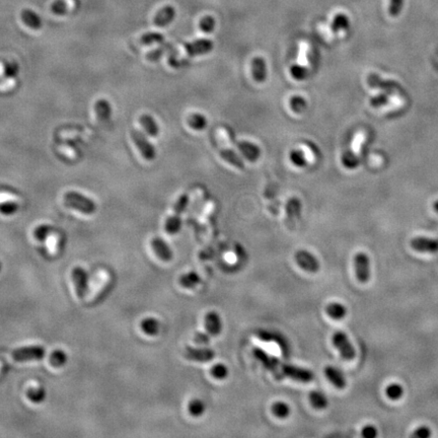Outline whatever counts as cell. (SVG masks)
<instances>
[{
  "instance_id": "cell-37",
  "label": "cell",
  "mask_w": 438,
  "mask_h": 438,
  "mask_svg": "<svg viewBox=\"0 0 438 438\" xmlns=\"http://www.w3.org/2000/svg\"><path fill=\"white\" fill-rule=\"evenodd\" d=\"M189 413L193 417H200L204 414L205 412V404L203 401L199 399H194L189 403L188 406Z\"/></svg>"
},
{
  "instance_id": "cell-42",
  "label": "cell",
  "mask_w": 438,
  "mask_h": 438,
  "mask_svg": "<svg viewBox=\"0 0 438 438\" xmlns=\"http://www.w3.org/2000/svg\"><path fill=\"white\" fill-rule=\"evenodd\" d=\"M215 24H216V22H215V19L213 16L206 15L200 20L199 28L202 32H204L206 34H210L214 31Z\"/></svg>"
},
{
  "instance_id": "cell-17",
  "label": "cell",
  "mask_w": 438,
  "mask_h": 438,
  "mask_svg": "<svg viewBox=\"0 0 438 438\" xmlns=\"http://www.w3.org/2000/svg\"><path fill=\"white\" fill-rule=\"evenodd\" d=\"M205 329L211 337L218 336L222 331V321L216 312H209L205 316Z\"/></svg>"
},
{
  "instance_id": "cell-21",
  "label": "cell",
  "mask_w": 438,
  "mask_h": 438,
  "mask_svg": "<svg viewBox=\"0 0 438 438\" xmlns=\"http://www.w3.org/2000/svg\"><path fill=\"white\" fill-rule=\"evenodd\" d=\"M94 112L96 115V118L102 122L107 123L112 116V107L111 104L104 98H100L95 101L94 104Z\"/></svg>"
},
{
  "instance_id": "cell-41",
  "label": "cell",
  "mask_w": 438,
  "mask_h": 438,
  "mask_svg": "<svg viewBox=\"0 0 438 438\" xmlns=\"http://www.w3.org/2000/svg\"><path fill=\"white\" fill-rule=\"evenodd\" d=\"M164 41H165V37L160 33L144 34L139 40L140 44H142V45L160 44V43H164Z\"/></svg>"
},
{
  "instance_id": "cell-51",
  "label": "cell",
  "mask_w": 438,
  "mask_h": 438,
  "mask_svg": "<svg viewBox=\"0 0 438 438\" xmlns=\"http://www.w3.org/2000/svg\"><path fill=\"white\" fill-rule=\"evenodd\" d=\"M431 435V431L427 426H420L417 428L413 433L411 434V437L413 438H427Z\"/></svg>"
},
{
  "instance_id": "cell-16",
  "label": "cell",
  "mask_w": 438,
  "mask_h": 438,
  "mask_svg": "<svg viewBox=\"0 0 438 438\" xmlns=\"http://www.w3.org/2000/svg\"><path fill=\"white\" fill-rule=\"evenodd\" d=\"M252 75L255 82L263 84L267 80V64L263 57L257 56L252 60Z\"/></svg>"
},
{
  "instance_id": "cell-13",
  "label": "cell",
  "mask_w": 438,
  "mask_h": 438,
  "mask_svg": "<svg viewBox=\"0 0 438 438\" xmlns=\"http://www.w3.org/2000/svg\"><path fill=\"white\" fill-rule=\"evenodd\" d=\"M367 85L372 88H380V89H384L385 91L388 92H394V91H398L401 90V87L393 82V81H385L380 79V76H378L375 73H371L367 76Z\"/></svg>"
},
{
  "instance_id": "cell-2",
  "label": "cell",
  "mask_w": 438,
  "mask_h": 438,
  "mask_svg": "<svg viewBox=\"0 0 438 438\" xmlns=\"http://www.w3.org/2000/svg\"><path fill=\"white\" fill-rule=\"evenodd\" d=\"M189 203L188 194H183L179 196L175 204L174 213L166 221V231L169 235L177 234L182 226V214Z\"/></svg>"
},
{
  "instance_id": "cell-50",
  "label": "cell",
  "mask_w": 438,
  "mask_h": 438,
  "mask_svg": "<svg viewBox=\"0 0 438 438\" xmlns=\"http://www.w3.org/2000/svg\"><path fill=\"white\" fill-rule=\"evenodd\" d=\"M210 335L206 332H198L194 336V342L197 345H208L210 342Z\"/></svg>"
},
{
  "instance_id": "cell-25",
  "label": "cell",
  "mask_w": 438,
  "mask_h": 438,
  "mask_svg": "<svg viewBox=\"0 0 438 438\" xmlns=\"http://www.w3.org/2000/svg\"><path fill=\"white\" fill-rule=\"evenodd\" d=\"M200 282H201L200 275L194 271L183 274L178 279L179 285L187 289L195 288L198 284H200Z\"/></svg>"
},
{
  "instance_id": "cell-26",
  "label": "cell",
  "mask_w": 438,
  "mask_h": 438,
  "mask_svg": "<svg viewBox=\"0 0 438 438\" xmlns=\"http://www.w3.org/2000/svg\"><path fill=\"white\" fill-rule=\"evenodd\" d=\"M350 28V19L345 13H337L332 20L331 30L334 33L346 31Z\"/></svg>"
},
{
  "instance_id": "cell-12",
  "label": "cell",
  "mask_w": 438,
  "mask_h": 438,
  "mask_svg": "<svg viewBox=\"0 0 438 438\" xmlns=\"http://www.w3.org/2000/svg\"><path fill=\"white\" fill-rule=\"evenodd\" d=\"M186 359L195 362H209L215 357V351L210 348H194L187 347L184 352Z\"/></svg>"
},
{
  "instance_id": "cell-45",
  "label": "cell",
  "mask_w": 438,
  "mask_h": 438,
  "mask_svg": "<svg viewBox=\"0 0 438 438\" xmlns=\"http://www.w3.org/2000/svg\"><path fill=\"white\" fill-rule=\"evenodd\" d=\"M210 373L216 379H224L228 375V368L223 363H216L211 367Z\"/></svg>"
},
{
  "instance_id": "cell-3",
  "label": "cell",
  "mask_w": 438,
  "mask_h": 438,
  "mask_svg": "<svg viewBox=\"0 0 438 438\" xmlns=\"http://www.w3.org/2000/svg\"><path fill=\"white\" fill-rule=\"evenodd\" d=\"M226 134L228 136L229 141L235 145V147H237L240 152L243 154V156L250 162H256L259 160L260 156H261V149L260 147L258 146L257 144L250 142V141H246V140H238L236 139L237 137L235 136V134L233 133V131L230 129H225Z\"/></svg>"
},
{
  "instance_id": "cell-44",
  "label": "cell",
  "mask_w": 438,
  "mask_h": 438,
  "mask_svg": "<svg viewBox=\"0 0 438 438\" xmlns=\"http://www.w3.org/2000/svg\"><path fill=\"white\" fill-rule=\"evenodd\" d=\"M18 72H19V66L16 62L11 61V62L5 63V65L3 67V76L5 77L6 80L14 79V77L17 76Z\"/></svg>"
},
{
  "instance_id": "cell-32",
  "label": "cell",
  "mask_w": 438,
  "mask_h": 438,
  "mask_svg": "<svg viewBox=\"0 0 438 438\" xmlns=\"http://www.w3.org/2000/svg\"><path fill=\"white\" fill-rule=\"evenodd\" d=\"M272 413L277 418L284 419V418H287L289 416V414H290V408H289V406L286 403L282 402V401L275 402L272 405Z\"/></svg>"
},
{
  "instance_id": "cell-47",
  "label": "cell",
  "mask_w": 438,
  "mask_h": 438,
  "mask_svg": "<svg viewBox=\"0 0 438 438\" xmlns=\"http://www.w3.org/2000/svg\"><path fill=\"white\" fill-rule=\"evenodd\" d=\"M51 11L56 15H64L68 12V5L65 0H55L51 4Z\"/></svg>"
},
{
  "instance_id": "cell-8",
  "label": "cell",
  "mask_w": 438,
  "mask_h": 438,
  "mask_svg": "<svg viewBox=\"0 0 438 438\" xmlns=\"http://www.w3.org/2000/svg\"><path fill=\"white\" fill-rule=\"evenodd\" d=\"M294 258L296 264L305 272L317 273L321 268L320 262L315 257V255L306 250H300L296 252Z\"/></svg>"
},
{
  "instance_id": "cell-20",
  "label": "cell",
  "mask_w": 438,
  "mask_h": 438,
  "mask_svg": "<svg viewBox=\"0 0 438 438\" xmlns=\"http://www.w3.org/2000/svg\"><path fill=\"white\" fill-rule=\"evenodd\" d=\"M324 372H325L326 377L329 379V381L333 385L336 386L337 389L343 390L346 388V385H347L346 378H345L344 374L339 369H337L336 367H333V366H327L325 368Z\"/></svg>"
},
{
  "instance_id": "cell-6",
  "label": "cell",
  "mask_w": 438,
  "mask_h": 438,
  "mask_svg": "<svg viewBox=\"0 0 438 438\" xmlns=\"http://www.w3.org/2000/svg\"><path fill=\"white\" fill-rule=\"evenodd\" d=\"M281 375L284 377H289L293 380L299 381V382H311L315 379V374L312 370H308L306 368L294 366V365H288V364H282L281 365Z\"/></svg>"
},
{
  "instance_id": "cell-24",
  "label": "cell",
  "mask_w": 438,
  "mask_h": 438,
  "mask_svg": "<svg viewBox=\"0 0 438 438\" xmlns=\"http://www.w3.org/2000/svg\"><path fill=\"white\" fill-rule=\"evenodd\" d=\"M327 315L333 320H342L347 315V308L340 302H331L326 307Z\"/></svg>"
},
{
  "instance_id": "cell-5",
  "label": "cell",
  "mask_w": 438,
  "mask_h": 438,
  "mask_svg": "<svg viewBox=\"0 0 438 438\" xmlns=\"http://www.w3.org/2000/svg\"><path fill=\"white\" fill-rule=\"evenodd\" d=\"M332 342L333 345L339 351L343 359L347 360V361H350V360H353L355 358L356 355L355 349L344 332L338 331L335 333L332 337Z\"/></svg>"
},
{
  "instance_id": "cell-28",
  "label": "cell",
  "mask_w": 438,
  "mask_h": 438,
  "mask_svg": "<svg viewBox=\"0 0 438 438\" xmlns=\"http://www.w3.org/2000/svg\"><path fill=\"white\" fill-rule=\"evenodd\" d=\"M187 123L190 128H192L193 130H196V131L204 130V129L208 125L207 119H206V117L200 113H194V114L190 115L187 119Z\"/></svg>"
},
{
  "instance_id": "cell-49",
  "label": "cell",
  "mask_w": 438,
  "mask_h": 438,
  "mask_svg": "<svg viewBox=\"0 0 438 438\" xmlns=\"http://www.w3.org/2000/svg\"><path fill=\"white\" fill-rule=\"evenodd\" d=\"M403 5H404V0H390L389 13L393 17L398 16L403 9Z\"/></svg>"
},
{
  "instance_id": "cell-23",
  "label": "cell",
  "mask_w": 438,
  "mask_h": 438,
  "mask_svg": "<svg viewBox=\"0 0 438 438\" xmlns=\"http://www.w3.org/2000/svg\"><path fill=\"white\" fill-rule=\"evenodd\" d=\"M139 122L149 136L157 137L160 134V127H159L157 121L154 120L153 117H151L150 115H147V114L142 115L139 118Z\"/></svg>"
},
{
  "instance_id": "cell-7",
  "label": "cell",
  "mask_w": 438,
  "mask_h": 438,
  "mask_svg": "<svg viewBox=\"0 0 438 438\" xmlns=\"http://www.w3.org/2000/svg\"><path fill=\"white\" fill-rule=\"evenodd\" d=\"M131 137L139 149L141 156L146 161H153L157 157V150L154 146L148 141V139L137 129H133L131 131Z\"/></svg>"
},
{
  "instance_id": "cell-46",
  "label": "cell",
  "mask_w": 438,
  "mask_h": 438,
  "mask_svg": "<svg viewBox=\"0 0 438 438\" xmlns=\"http://www.w3.org/2000/svg\"><path fill=\"white\" fill-rule=\"evenodd\" d=\"M389 102V96L386 93H379L376 94L372 97H370L369 99V104L372 108L374 109H378L381 108L383 106H385Z\"/></svg>"
},
{
  "instance_id": "cell-39",
  "label": "cell",
  "mask_w": 438,
  "mask_h": 438,
  "mask_svg": "<svg viewBox=\"0 0 438 438\" xmlns=\"http://www.w3.org/2000/svg\"><path fill=\"white\" fill-rule=\"evenodd\" d=\"M52 233H53V226H51L49 224H42L39 225L34 230V237L39 242H43Z\"/></svg>"
},
{
  "instance_id": "cell-35",
  "label": "cell",
  "mask_w": 438,
  "mask_h": 438,
  "mask_svg": "<svg viewBox=\"0 0 438 438\" xmlns=\"http://www.w3.org/2000/svg\"><path fill=\"white\" fill-rule=\"evenodd\" d=\"M27 397L32 403L40 404L45 401L46 391L44 388H42V386H37V388H29L27 391Z\"/></svg>"
},
{
  "instance_id": "cell-33",
  "label": "cell",
  "mask_w": 438,
  "mask_h": 438,
  "mask_svg": "<svg viewBox=\"0 0 438 438\" xmlns=\"http://www.w3.org/2000/svg\"><path fill=\"white\" fill-rule=\"evenodd\" d=\"M67 360H68V357L64 351L56 350V351L51 353L50 358H49V362L53 367L58 368V367H62L63 365H65Z\"/></svg>"
},
{
  "instance_id": "cell-9",
  "label": "cell",
  "mask_w": 438,
  "mask_h": 438,
  "mask_svg": "<svg viewBox=\"0 0 438 438\" xmlns=\"http://www.w3.org/2000/svg\"><path fill=\"white\" fill-rule=\"evenodd\" d=\"M355 275L359 282L366 283L370 278V262L365 253H358L354 257Z\"/></svg>"
},
{
  "instance_id": "cell-27",
  "label": "cell",
  "mask_w": 438,
  "mask_h": 438,
  "mask_svg": "<svg viewBox=\"0 0 438 438\" xmlns=\"http://www.w3.org/2000/svg\"><path fill=\"white\" fill-rule=\"evenodd\" d=\"M140 326L142 331L148 336H157L161 331V323L154 318H146L142 320Z\"/></svg>"
},
{
  "instance_id": "cell-40",
  "label": "cell",
  "mask_w": 438,
  "mask_h": 438,
  "mask_svg": "<svg viewBox=\"0 0 438 438\" xmlns=\"http://www.w3.org/2000/svg\"><path fill=\"white\" fill-rule=\"evenodd\" d=\"M385 394H386V396H388L389 399H391L393 401H397L402 398V396L404 394V390H403L401 384L392 383V384L386 386Z\"/></svg>"
},
{
  "instance_id": "cell-14",
  "label": "cell",
  "mask_w": 438,
  "mask_h": 438,
  "mask_svg": "<svg viewBox=\"0 0 438 438\" xmlns=\"http://www.w3.org/2000/svg\"><path fill=\"white\" fill-rule=\"evenodd\" d=\"M411 248L419 253H437L438 252V240L429 238H414L410 243Z\"/></svg>"
},
{
  "instance_id": "cell-19",
  "label": "cell",
  "mask_w": 438,
  "mask_h": 438,
  "mask_svg": "<svg viewBox=\"0 0 438 438\" xmlns=\"http://www.w3.org/2000/svg\"><path fill=\"white\" fill-rule=\"evenodd\" d=\"M20 17L22 22L32 30L38 31L43 27V22L39 14L30 8L22 9L20 12Z\"/></svg>"
},
{
  "instance_id": "cell-10",
  "label": "cell",
  "mask_w": 438,
  "mask_h": 438,
  "mask_svg": "<svg viewBox=\"0 0 438 438\" xmlns=\"http://www.w3.org/2000/svg\"><path fill=\"white\" fill-rule=\"evenodd\" d=\"M71 278L74 283L75 291H76L77 296H79V298L83 299L88 292V272L84 268L77 266V267L73 268V270L71 272Z\"/></svg>"
},
{
  "instance_id": "cell-53",
  "label": "cell",
  "mask_w": 438,
  "mask_h": 438,
  "mask_svg": "<svg viewBox=\"0 0 438 438\" xmlns=\"http://www.w3.org/2000/svg\"><path fill=\"white\" fill-rule=\"evenodd\" d=\"M433 208H434V210L438 213V200L434 202V204H433Z\"/></svg>"
},
{
  "instance_id": "cell-22",
  "label": "cell",
  "mask_w": 438,
  "mask_h": 438,
  "mask_svg": "<svg viewBox=\"0 0 438 438\" xmlns=\"http://www.w3.org/2000/svg\"><path fill=\"white\" fill-rule=\"evenodd\" d=\"M219 156L221 157L222 160H224L226 163H228L229 165L234 166L235 168L239 169V170H244L245 169V164L242 161V159L238 156V154L229 148H220L219 149Z\"/></svg>"
},
{
  "instance_id": "cell-1",
  "label": "cell",
  "mask_w": 438,
  "mask_h": 438,
  "mask_svg": "<svg viewBox=\"0 0 438 438\" xmlns=\"http://www.w3.org/2000/svg\"><path fill=\"white\" fill-rule=\"evenodd\" d=\"M63 201L66 207L77 210L86 215H91L96 211L95 202L79 192H66L63 196Z\"/></svg>"
},
{
  "instance_id": "cell-54",
  "label": "cell",
  "mask_w": 438,
  "mask_h": 438,
  "mask_svg": "<svg viewBox=\"0 0 438 438\" xmlns=\"http://www.w3.org/2000/svg\"><path fill=\"white\" fill-rule=\"evenodd\" d=\"M1 267H2V264H1V262H0V271H1Z\"/></svg>"
},
{
  "instance_id": "cell-31",
  "label": "cell",
  "mask_w": 438,
  "mask_h": 438,
  "mask_svg": "<svg viewBox=\"0 0 438 438\" xmlns=\"http://www.w3.org/2000/svg\"><path fill=\"white\" fill-rule=\"evenodd\" d=\"M310 402L312 406L317 410H324L328 407V399L327 397L321 393V392H312L310 395Z\"/></svg>"
},
{
  "instance_id": "cell-29",
  "label": "cell",
  "mask_w": 438,
  "mask_h": 438,
  "mask_svg": "<svg viewBox=\"0 0 438 438\" xmlns=\"http://www.w3.org/2000/svg\"><path fill=\"white\" fill-rule=\"evenodd\" d=\"M286 213L288 219L292 222L299 218L301 213V202L297 198L293 197L288 200L286 204Z\"/></svg>"
},
{
  "instance_id": "cell-52",
  "label": "cell",
  "mask_w": 438,
  "mask_h": 438,
  "mask_svg": "<svg viewBox=\"0 0 438 438\" xmlns=\"http://www.w3.org/2000/svg\"><path fill=\"white\" fill-rule=\"evenodd\" d=\"M361 433H362V436H364L366 438H374L377 435V430L372 425H366L365 427H363Z\"/></svg>"
},
{
  "instance_id": "cell-43",
  "label": "cell",
  "mask_w": 438,
  "mask_h": 438,
  "mask_svg": "<svg viewBox=\"0 0 438 438\" xmlns=\"http://www.w3.org/2000/svg\"><path fill=\"white\" fill-rule=\"evenodd\" d=\"M19 208V205L17 202L14 201H5L0 204V213L6 215V216H10L13 215L17 212Z\"/></svg>"
},
{
  "instance_id": "cell-15",
  "label": "cell",
  "mask_w": 438,
  "mask_h": 438,
  "mask_svg": "<svg viewBox=\"0 0 438 438\" xmlns=\"http://www.w3.org/2000/svg\"><path fill=\"white\" fill-rule=\"evenodd\" d=\"M151 248L162 261L170 262L173 259V251L162 238H153L151 240Z\"/></svg>"
},
{
  "instance_id": "cell-18",
  "label": "cell",
  "mask_w": 438,
  "mask_h": 438,
  "mask_svg": "<svg viewBox=\"0 0 438 438\" xmlns=\"http://www.w3.org/2000/svg\"><path fill=\"white\" fill-rule=\"evenodd\" d=\"M175 7L172 5H166L161 10H159L156 16H154L153 23L159 28H164L167 27L168 24H170L175 19Z\"/></svg>"
},
{
  "instance_id": "cell-4",
  "label": "cell",
  "mask_w": 438,
  "mask_h": 438,
  "mask_svg": "<svg viewBox=\"0 0 438 438\" xmlns=\"http://www.w3.org/2000/svg\"><path fill=\"white\" fill-rule=\"evenodd\" d=\"M46 354V349L40 345H31L16 348L12 351L11 357L16 362H27L41 360Z\"/></svg>"
},
{
  "instance_id": "cell-30",
  "label": "cell",
  "mask_w": 438,
  "mask_h": 438,
  "mask_svg": "<svg viewBox=\"0 0 438 438\" xmlns=\"http://www.w3.org/2000/svg\"><path fill=\"white\" fill-rule=\"evenodd\" d=\"M289 107L295 114H302L307 109V101L301 95H292L289 98Z\"/></svg>"
},
{
  "instance_id": "cell-48",
  "label": "cell",
  "mask_w": 438,
  "mask_h": 438,
  "mask_svg": "<svg viewBox=\"0 0 438 438\" xmlns=\"http://www.w3.org/2000/svg\"><path fill=\"white\" fill-rule=\"evenodd\" d=\"M168 48H170V45H166L164 47H160L158 50L151 51L150 53H148L146 55V59L148 61H151V62H156V61L160 60L162 58V56L166 53V51L168 50Z\"/></svg>"
},
{
  "instance_id": "cell-36",
  "label": "cell",
  "mask_w": 438,
  "mask_h": 438,
  "mask_svg": "<svg viewBox=\"0 0 438 438\" xmlns=\"http://www.w3.org/2000/svg\"><path fill=\"white\" fill-rule=\"evenodd\" d=\"M289 73L293 80L298 81V82L305 81L308 76V70L300 64L291 65V67L289 69Z\"/></svg>"
},
{
  "instance_id": "cell-34",
  "label": "cell",
  "mask_w": 438,
  "mask_h": 438,
  "mask_svg": "<svg viewBox=\"0 0 438 438\" xmlns=\"http://www.w3.org/2000/svg\"><path fill=\"white\" fill-rule=\"evenodd\" d=\"M290 163L297 168H304L307 166V160L304 156V152L300 149H292L289 152Z\"/></svg>"
},
{
  "instance_id": "cell-11",
  "label": "cell",
  "mask_w": 438,
  "mask_h": 438,
  "mask_svg": "<svg viewBox=\"0 0 438 438\" xmlns=\"http://www.w3.org/2000/svg\"><path fill=\"white\" fill-rule=\"evenodd\" d=\"M214 44L209 39H199L190 43H187L185 45V51L186 53L193 57V56H199V55H205L210 53L213 50Z\"/></svg>"
},
{
  "instance_id": "cell-38",
  "label": "cell",
  "mask_w": 438,
  "mask_h": 438,
  "mask_svg": "<svg viewBox=\"0 0 438 438\" xmlns=\"http://www.w3.org/2000/svg\"><path fill=\"white\" fill-rule=\"evenodd\" d=\"M341 162H342V165L346 169H349V170H353V169L357 168L359 165V160H358L357 156L352 151H345L341 158Z\"/></svg>"
}]
</instances>
